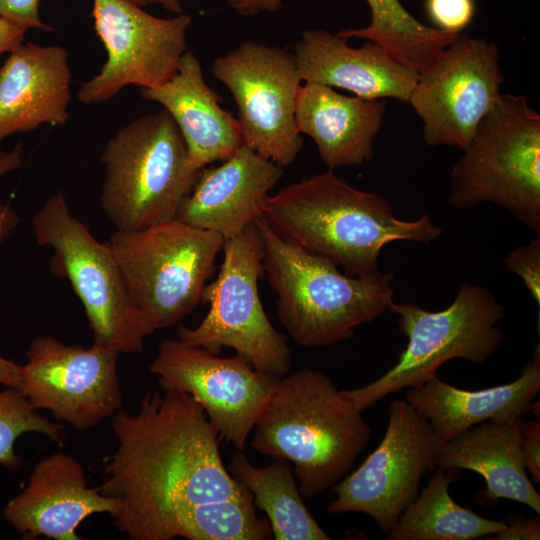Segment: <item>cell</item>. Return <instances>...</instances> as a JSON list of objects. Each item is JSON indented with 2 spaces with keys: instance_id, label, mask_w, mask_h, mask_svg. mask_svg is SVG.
I'll use <instances>...</instances> for the list:
<instances>
[{
  "instance_id": "obj_6",
  "label": "cell",
  "mask_w": 540,
  "mask_h": 540,
  "mask_svg": "<svg viewBox=\"0 0 540 540\" xmlns=\"http://www.w3.org/2000/svg\"><path fill=\"white\" fill-rule=\"evenodd\" d=\"M449 204L490 202L540 234V115L523 95L502 93L450 175Z\"/></svg>"
},
{
  "instance_id": "obj_35",
  "label": "cell",
  "mask_w": 540,
  "mask_h": 540,
  "mask_svg": "<svg viewBox=\"0 0 540 540\" xmlns=\"http://www.w3.org/2000/svg\"><path fill=\"white\" fill-rule=\"evenodd\" d=\"M497 540H538L540 539L539 517L506 522V527L494 535Z\"/></svg>"
},
{
  "instance_id": "obj_4",
  "label": "cell",
  "mask_w": 540,
  "mask_h": 540,
  "mask_svg": "<svg viewBox=\"0 0 540 540\" xmlns=\"http://www.w3.org/2000/svg\"><path fill=\"white\" fill-rule=\"evenodd\" d=\"M263 266L277 295L276 314L289 336L313 348L350 339L355 329L389 310L392 272L365 277L342 273L331 261L281 238L261 216Z\"/></svg>"
},
{
  "instance_id": "obj_36",
  "label": "cell",
  "mask_w": 540,
  "mask_h": 540,
  "mask_svg": "<svg viewBox=\"0 0 540 540\" xmlns=\"http://www.w3.org/2000/svg\"><path fill=\"white\" fill-rule=\"evenodd\" d=\"M226 2L242 16L278 12L283 7V0H226Z\"/></svg>"
},
{
  "instance_id": "obj_37",
  "label": "cell",
  "mask_w": 540,
  "mask_h": 540,
  "mask_svg": "<svg viewBox=\"0 0 540 540\" xmlns=\"http://www.w3.org/2000/svg\"><path fill=\"white\" fill-rule=\"evenodd\" d=\"M27 29L0 17V58L23 43Z\"/></svg>"
},
{
  "instance_id": "obj_14",
  "label": "cell",
  "mask_w": 540,
  "mask_h": 540,
  "mask_svg": "<svg viewBox=\"0 0 540 540\" xmlns=\"http://www.w3.org/2000/svg\"><path fill=\"white\" fill-rule=\"evenodd\" d=\"M91 17L107 58L99 73L81 84V103L106 102L129 85H161L178 70L187 51L188 14L161 18L129 0H92Z\"/></svg>"
},
{
  "instance_id": "obj_29",
  "label": "cell",
  "mask_w": 540,
  "mask_h": 540,
  "mask_svg": "<svg viewBox=\"0 0 540 540\" xmlns=\"http://www.w3.org/2000/svg\"><path fill=\"white\" fill-rule=\"evenodd\" d=\"M28 432L41 433L62 444L65 428L42 416L16 389L8 387L0 392V464L10 469L20 466L15 453V442Z\"/></svg>"
},
{
  "instance_id": "obj_8",
  "label": "cell",
  "mask_w": 540,
  "mask_h": 540,
  "mask_svg": "<svg viewBox=\"0 0 540 540\" xmlns=\"http://www.w3.org/2000/svg\"><path fill=\"white\" fill-rule=\"evenodd\" d=\"M224 239L178 219L108 241L126 289L153 331L178 324L202 302Z\"/></svg>"
},
{
  "instance_id": "obj_7",
  "label": "cell",
  "mask_w": 540,
  "mask_h": 540,
  "mask_svg": "<svg viewBox=\"0 0 540 540\" xmlns=\"http://www.w3.org/2000/svg\"><path fill=\"white\" fill-rule=\"evenodd\" d=\"M397 316L407 345L398 361L373 382L342 394L361 412L389 394L417 388L437 377L441 365L452 359L485 363L501 346L504 332L498 323L504 310L485 287L464 283L453 302L440 311L413 303L389 307Z\"/></svg>"
},
{
  "instance_id": "obj_12",
  "label": "cell",
  "mask_w": 540,
  "mask_h": 540,
  "mask_svg": "<svg viewBox=\"0 0 540 540\" xmlns=\"http://www.w3.org/2000/svg\"><path fill=\"white\" fill-rule=\"evenodd\" d=\"M429 422L405 399L393 400L379 445L337 482L327 512L370 516L386 535L417 498L422 477L437 467L441 445Z\"/></svg>"
},
{
  "instance_id": "obj_24",
  "label": "cell",
  "mask_w": 540,
  "mask_h": 540,
  "mask_svg": "<svg viewBox=\"0 0 540 540\" xmlns=\"http://www.w3.org/2000/svg\"><path fill=\"white\" fill-rule=\"evenodd\" d=\"M437 467L476 472L486 483L487 501L509 499L540 513V495L523 459L519 421L482 422L442 442Z\"/></svg>"
},
{
  "instance_id": "obj_28",
  "label": "cell",
  "mask_w": 540,
  "mask_h": 540,
  "mask_svg": "<svg viewBox=\"0 0 540 540\" xmlns=\"http://www.w3.org/2000/svg\"><path fill=\"white\" fill-rule=\"evenodd\" d=\"M266 540L271 527L256 514L250 491L242 496L197 504L181 512L171 524L167 540Z\"/></svg>"
},
{
  "instance_id": "obj_31",
  "label": "cell",
  "mask_w": 540,
  "mask_h": 540,
  "mask_svg": "<svg viewBox=\"0 0 540 540\" xmlns=\"http://www.w3.org/2000/svg\"><path fill=\"white\" fill-rule=\"evenodd\" d=\"M426 10L435 28L462 33L473 20L474 0H426Z\"/></svg>"
},
{
  "instance_id": "obj_26",
  "label": "cell",
  "mask_w": 540,
  "mask_h": 540,
  "mask_svg": "<svg viewBox=\"0 0 540 540\" xmlns=\"http://www.w3.org/2000/svg\"><path fill=\"white\" fill-rule=\"evenodd\" d=\"M427 485L403 511L388 540H474L495 535L506 522L477 515L456 503L449 493L457 469L436 467Z\"/></svg>"
},
{
  "instance_id": "obj_25",
  "label": "cell",
  "mask_w": 540,
  "mask_h": 540,
  "mask_svg": "<svg viewBox=\"0 0 540 540\" xmlns=\"http://www.w3.org/2000/svg\"><path fill=\"white\" fill-rule=\"evenodd\" d=\"M228 471L250 491L254 505L266 514L273 538L331 539L305 506L288 460L276 458L267 466L257 467L244 451L235 449Z\"/></svg>"
},
{
  "instance_id": "obj_1",
  "label": "cell",
  "mask_w": 540,
  "mask_h": 540,
  "mask_svg": "<svg viewBox=\"0 0 540 540\" xmlns=\"http://www.w3.org/2000/svg\"><path fill=\"white\" fill-rule=\"evenodd\" d=\"M117 442L98 490L120 502L115 527L130 540H167L185 509L249 492L224 466L219 435L190 395L148 392L134 413L117 411Z\"/></svg>"
},
{
  "instance_id": "obj_13",
  "label": "cell",
  "mask_w": 540,
  "mask_h": 540,
  "mask_svg": "<svg viewBox=\"0 0 540 540\" xmlns=\"http://www.w3.org/2000/svg\"><path fill=\"white\" fill-rule=\"evenodd\" d=\"M503 81L498 45L460 33L419 73L409 98L424 142L464 151L500 98Z\"/></svg>"
},
{
  "instance_id": "obj_23",
  "label": "cell",
  "mask_w": 540,
  "mask_h": 540,
  "mask_svg": "<svg viewBox=\"0 0 540 540\" xmlns=\"http://www.w3.org/2000/svg\"><path fill=\"white\" fill-rule=\"evenodd\" d=\"M387 108L386 99L349 97L319 83H304L296 103L300 133L311 137L329 169L362 165L373 158V140Z\"/></svg>"
},
{
  "instance_id": "obj_39",
  "label": "cell",
  "mask_w": 540,
  "mask_h": 540,
  "mask_svg": "<svg viewBox=\"0 0 540 540\" xmlns=\"http://www.w3.org/2000/svg\"><path fill=\"white\" fill-rule=\"evenodd\" d=\"M129 1L137 4L140 7H144L148 5H160L165 10L173 13L174 15L183 13V8H182L180 0H129Z\"/></svg>"
},
{
  "instance_id": "obj_16",
  "label": "cell",
  "mask_w": 540,
  "mask_h": 540,
  "mask_svg": "<svg viewBox=\"0 0 540 540\" xmlns=\"http://www.w3.org/2000/svg\"><path fill=\"white\" fill-rule=\"evenodd\" d=\"M119 354L39 336L27 348V363L20 365L18 391L35 409L49 410L78 430L92 429L122 407Z\"/></svg>"
},
{
  "instance_id": "obj_15",
  "label": "cell",
  "mask_w": 540,
  "mask_h": 540,
  "mask_svg": "<svg viewBox=\"0 0 540 540\" xmlns=\"http://www.w3.org/2000/svg\"><path fill=\"white\" fill-rule=\"evenodd\" d=\"M149 371L160 388L193 397L219 437L242 451L279 380L239 355L219 357L180 339L160 341Z\"/></svg>"
},
{
  "instance_id": "obj_11",
  "label": "cell",
  "mask_w": 540,
  "mask_h": 540,
  "mask_svg": "<svg viewBox=\"0 0 540 540\" xmlns=\"http://www.w3.org/2000/svg\"><path fill=\"white\" fill-rule=\"evenodd\" d=\"M212 75L231 93L243 145L285 167L303 140L296 122L302 84L293 52L255 41L216 58Z\"/></svg>"
},
{
  "instance_id": "obj_27",
  "label": "cell",
  "mask_w": 540,
  "mask_h": 540,
  "mask_svg": "<svg viewBox=\"0 0 540 540\" xmlns=\"http://www.w3.org/2000/svg\"><path fill=\"white\" fill-rule=\"evenodd\" d=\"M366 2L371 12L370 24L364 28H345L337 34L346 39L362 38L373 42L418 73L459 35L421 23L400 0Z\"/></svg>"
},
{
  "instance_id": "obj_30",
  "label": "cell",
  "mask_w": 540,
  "mask_h": 540,
  "mask_svg": "<svg viewBox=\"0 0 540 540\" xmlns=\"http://www.w3.org/2000/svg\"><path fill=\"white\" fill-rule=\"evenodd\" d=\"M505 267L519 276L533 300L540 305V237L507 254Z\"/></svg>"
},
{
  "instance_id": "obj_3",
  "label": "cell",
  "mask_w": 540,
  "mask_h": 540,
  "mask_svg": "<svg viewBox=\"0 0 540 540\" xmlns=\"http://www.w3.org/2000/svg\"><path fill=\"white\" fill-rule=\"evenodd\" d=\"M252 432L253 450L292 464L304 499L339 482L371 436L362 412L332 379L309 368L279 378Z\"/></svg>"
},
{
  "instance_id": "obj_9",
  "label": "cell",
  "mask_w": 540,
  "mask_h": 540,
  "mask_svg": "<svg viewBox=\"0 0 540 540\" xmlns=\"http://www.w3.org/2000/svg\"><path fill=\"white\" fill-rule=\"evenodd\" d=\"M32 226L38 246L53 251L51 272L68 280L81 301L93 344L119 353L141 352L145 338L154 331L133 303L106 242H99L72 215L62 192L44 202Z\"/></svg>"
},
{
  "instance_id": "obj_38",
  "label": "cell",
  "mask_w": 540,
  "mask_h": 540,
  "mask_svg": "<svg viewBox=\"0 0 540 540\" xmlns=\"http://www.w3.org/2000/svg\"><path fill=\"white\" fill-rule=\"evenodd\" d=\"M0 384L18 390L20 384V365L0 356Z\"/></svg>"
},
{
  "instance_id": "obj_2",
  "label": "cell",
  "mask_w": 540,
  "mask_h": 540,
  "mask_svg": "<svg viewBox=\"0 0 540 540\" xmlns=\"http://www.w3.org/2000/svg\"><path fill=\"white\" fill-rule=\"evenodd\" d=\"M262 217L281 238L354 277L380 271L379 255L387 244L429 243L442 232L427 214L398 219L381 193L354 188L331 169L269 196Z\"/></svg>"
},
{
  "instance_id": "obj_20",
  "label": "cell",
  "mask_w": 540,
  "mask_h": 540,
  "mask_svg": "<svg viewBox=\"0 0 540 540\" xmlns=\"http://www.w3.org/2000/svg\"><path fill=\"white\" fill-rule=\"evenodd\" d=\"M347 41L321 28L304 31L293 52L302 81L408 103L419 73L373 42L354 48Z\"/></svg>"
},
{
  "instance_id": "obj_33",
  "label": "cell",
  "mask_w": 540,
  "mask_h": 540,
  "mask_svg": "<svg viewBox=\"0 0 540 540\" xmlns=\"http://www.w3.org/2000/svg\"><path fill=\"white\" fill-rule=\"evenodd\" d=\"M22 147L18 144L10 151L0 149V178L22 166ZM19 224V217L14 210L0 201V245Z\"/></svg>"
},
{
  "instance_id": "obj_19",
  "label": "cell",
  "mask_w": 540,
  "mask_h": 540,
  "mask_svg": "<svg viewBox=\"0 0 540 540\" xmlns=\"http://www.w3.org/2000/svg\"><path fill=\"white\" fill-rule=\"evenodd\" d=\"M69 53L59 45L21 43L0 66V144L43 124L64 125L71 101Z\"/></svg>"
},
{
  "instance_id": "obj_32",
  "label": "cell",
  "mask_w": 540,
  "mask_h": 540,
  "mask_svg": "<svg viewBox=\"0 0 540 540\" xmlns=\"http://www.w3.org/2000/svg\"><path fill=\"white\" fill-rule=\"evenodd\" d=\"M40 0H0V17L28 29L51 31L39 16Z\"/></svg>"
},
{
  "instance_id": "obj_10",
  "label": "cell",
  "mask_w": 540,
  "mask_h": 540,
  "mask_svg": "<svg viewBox=\"0 0 540 540\" xmlns=\"http://www.w3.org/2000/svg\"><path fill=\"white\" fill-rule=\"evenodd\" d=\"M222 251L219 273L202 293L209 311L196 327L180 324L178 339L217 355L222 347H230L255 369L281 378L290 369L291 350L268 319L259 297L264 248L255 222L225 240Z\"/></svg>"
},
{
  "instance_id": "obj_17",
  "label": "cell",
  "mask_w": 540,
  "mask_h": 540,
  "mask_svg": "<svg viewBox=\"0 0 540 540\" xmlns=\"http://www.w3.org/2000/svg\"><path fill=\"white\" fill-rule=\"evenodd\" d=\"M119 509L117 499L89 487L76 458L56 452L34 466L25 488L8 502L3 516L27 539L80 540L76 530L88 516L113 517Z\"/></svg>"
},
{
  "instance_id": "obj_18",
  "label": "cell",
  "mask_w": 540,
  "mask_h": 540,
  "mask_svg": "<svg viewBox=\"0 0 540 540\" xmlns=\"http://www.w3.org/2000/svg\"><path fill=\"white\" fill-rule=\"evenodd\" d=\"M283 167L242 145L218 166L204 167L182 202L176 219L218 234L240 235L263 215Z\"/></svg>"
},
{
  "instance_id": "obj_5",
  "label": "cell",
  "mask_w": 540,
  "mask_h": 540,
  "mask_svg": "<svg viewBox=\"0 0 540 540\" xmlns=\"http://www.w3.org/2000/svg\"><path fill=\"white\" fill-rule=\"evenodd\" d=\"M101 162L100 207L120 231L176 219L201 171L190 166L185 141L164 109L121 127L108 140Z\"/></svg>"
},
{
  "instance_id": "obj_22",
  "label": "cell",
  "mask_w": 540,
  "mask_h": 540,
  "mask_svg": "<svg viewBox=\"0 0 540 540\" xmlns=\"http://www.w3.org/2000/svg\"><path fill=\"white\" fill-rule=\"evenodd\" d=\"M540 390V347L514 381L470 391L438 377L408 388L404 399L430 424L441 442L486 421L518 422L531 412Z\"/></svg>"
},
{
  "instance_id": "obj_21",
  "label": "cell",
  "mask_w": 540,
  "mask_h": 540,
  "mask_svg": "<svg viewBox=\"0 0 540 540\" xmlns=\"http://www.w3.org/2000/svg\"><path fill=\"white\" fill-rule=\"evenodd\" d=\"M141 96L160 104L176 123L195 170L224 161L243 145L237 119L220 105L221 97L204 80L199 59L186 51L165 83L140 88Z\"/></svg>"
},
{
  "instance_id": "obj_34",
  "label": "cell",
  "mask_w": 540,
  "mask_h": 540,
  "mask_svg": "<svg viewBox=\"0 0 540 540\" xmlns=\"http://www.w3.org/2000/svg\"><path fill=\"white\" fill-rule=\"evenodd\" d=\"M520 444L527 472L535 483L540 482V421H519Z\"/></svg>"
}]
</instances>
